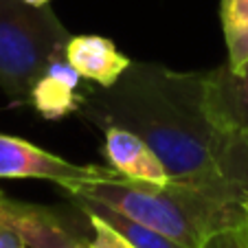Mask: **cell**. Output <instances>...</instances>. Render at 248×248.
<instances>
[{
    "instance_id": "cell-16",
    "label": "cell",
    "mask_w": 248,
    "mask_h": 248,
    "mask_svg": "<svg viewBox=\"0 0 248 248\" xmlns=\"http://www.w3.org/2000/svg\"><path fill=\"white\" fill-rule=\"evenodd\" d=\"M0 193H2V191H0Z\"/></svg>"
},
{
    "instance_id": "cell-12",
    "label": "cell",
    "mask_w": 248,
    "mask_h": 248,
    "mask_svg": "<svg viewBox=\"0 0 248 248\" xmlns=\"http://www.w3.org/2000/svg\"><path fill=\"white\" fill-rule=\"evenodd\" d=\"M84 213V211H81ZM90 222V229H93V237L88 242H81L84 248H136L134 244H130L121 233H119L114 226H110L106 220H101L94 213H84Z\"/></svg>"
},
{
    "instance_id": "cell-13",
    "label": "cell",
    "mask_w": 248,
    "mask_h": 248,
    "mask_svg": "<svg viewBox=\"0 0 248 248\" xmlns=\"http://www.w3.org/2000/svg\"><path fill=\"white\" fill-rule=\"evenodd\" d=\"M204 248H248V226L224 231V233L216 235Z\"/></svg>"
},
{
    "instance_id": "cell-6",
    "label": "cell",
    "mask_w": 248,
    "mask_h": 248,
    "mask_svg": "<svg viewBox=\"0 0 248 248\" xmlns=\"http://www.w3.org/2000/svg\"><path fill=\"white\" fill-rule=\"evenodd\" d=\"M0 220L14 226L29 248H84L53 211L9 200L5 193H0Z\"/></svg>"
},
{
    "instance_id": "cell-1",
    "label": "cell",
    "mask_w": 248,
    "mask_h": 248,
    "mask_svg": "<svg viewBox=\"0 0 248 248\" xmlns=\"http://www.w3.org/2000/svg\"><path fill=\"white\" fill-rule=\"evenodd\" d=\"M81 112L103 127L139 134L171 183L206 189L248 206V134L231 130L209 94V75L132 62L110 88H88Z\"/></svg>"
},
{
    "instance_id": "cell-11",
    "label": "cell",
    "mask_w": 248,
    "mask_h": 248,
    "mask_svg": "<svg viewBox=\"0 0 248 248\" xmlns=\"http://www.w3.org/2000/svg\"><path fill=\"white\" fill-rule=\"evenodd\" d=\"M226 66L239 70L248 62V0H220Z\"/></svg>"
},
{
    "instance_id": "cell-3",
    "label": "cell",
    "mask_w": 248,
    "mask_h": 248,
    "mask_svg": "<svg viewBox=\"0 0 248 248\" xmlns=\"http://www.w3.org/2000/svg\"><path fill=\"white\" fill-rule=\"evenodd\" d=\"M70 33L51 7L0 0V90L27 106L35 81L55 55L66 51Z\"/></svg>"
},
{
    "instance_id": "cell-15",
    "label": "cell",
    "mask_w": 248,
    "mask_h": 248,
    "mask_svg": "<svg viewBox=\"0 0 248 248\" xmlns=\"http://www.w3.org/2000/svg\"><path fill=\"white\" fill-rule=\"evenodd\" d=\"M20 2H24V5H31V7H46L51 0H20Z\"/></svg>"
},
{
    "instance_id": "cell-14",
    "label": "cell",
    "mask_w": 248,
    "mask_h": 248,
    "mask_svg": "<svg viewBox=\"0 0 248 248\" xmlns=\"http://www.w3.org/2000/svg\"><path fill=\"white\" fill-rule=\"evenodd\" d=\"M0 248H29L20 233L5 220H0Z\"/></svg>"
},
{
    "instance_id": "cell-9",
    "label": "cell",
    "mask_w": 248,
    "mask_h": 248,
    "mask_svg": "<svg viewBox=\"0 0 248 248\" xmlns=\"http://www.w3.org/2000/svg\"><path fill=\"white\" fill-rule=\"evenodd\" d=\"M209 94L217 114L231 130L248 134V62L239 70L229 66L206 70Z\"/></svg>"
},
{
    "instance_id": "cell-5",
    "label": "cell",
    "mask_w": 248,
    "mask_h": 248,
    "mask_svg": "<svg viewBox=\"0 0 248 248\" xmlns=\"http://www.w3.org/2000/svg\"><path fill=\"white\" fill-rule=\"evenodd\" d=\"M103 156L108 165L123 178L143 180L154 185H169L167 169L152 145L139 134L119 125L103 127Z\"/></svg>"
},
{
    "instance_id": "cell-7",
    "label": "cell",
    "mask_w": 248,
    "mask_h": 248,
    "mask_svg": "<svg viewBox=\"0 0 248 248\" xmlns=\"http://www.w3.org/2000/svg\"><path fill=\"white\" fill-rule=\"evenodd\" d=\"M79 79L81 75L66 60V51L60 53L35 81L29 103L48 121L77 112L84 103V94L79 93Z\"/></svg>"
},
{
    "instance_id": "cell-4",
    "label": "cell",
    "mask_w": 248,
    "mask_h": 248,
    "mask_svg": "<svg viewBox=\"0 0 248 248\" xmlns=\"http://www.w3.org/2000/svg\"><path fill=\"white\" fill-rule=\"evenodd\" d=\"M112 167L75 165L18 136L0 134V178H33L60 185L68 193L103 178Z\"/></svg>"
},
{
    "instance_id": "cell-2",
    "label": "cell",
    "mask_w": 248,
    "mask_h": 248,
    "mask_svg": "<svg viewBox=\"0 0 248 248\" xmlns=\"http://www.w3.org/2000/svg\"><path fill=\"white\" fill-rule=\"evenodd\" d=\"M70 196L106 204L185 248H204L216 235L248 226V206L191 185H154L112 171Z\"/></svg>"
},
{
    "instance_id": "cell-10",
    "label": "cell",
    "mask_w": 248,
    "mask_h": 248,
    "mask_svg": "<svg viewBox=\"0 0 248 248\" xmlns=\"http://www.w3.org/2000/svg\"><path fill=\"white\" fill-rule=\"evenodd\" d=\"M70 198L79 206V211H84V213H94V216H99L101 220H106L110 226H114L127 242L134 244L136 248H185L183 244L169 239L167 235L158 233V231L150 229V226H145V224H139V222L130 220V217H125L123 213H119V211L110 209V206H106V204H99V202L88 200V198H79V196H70Z\"/></svg>"
},
{
    "instance_id": "cell-8",
    "label": "cell",
    "mask_w": 248,
    "mask_h": 248,
    "mask_svg": "<svg viewBox=\"0 0 248 248\" xmlns=\"http://www.w3.org/2000/svg\"><path fill=\"white\" fill-rule=\"evenodd\" d=\"M66 60L84 79L94 81L101 88L114 86L132 64L130 57L103 35H70Z\"/></svg>"
}]
</instances>
